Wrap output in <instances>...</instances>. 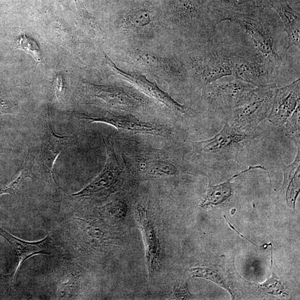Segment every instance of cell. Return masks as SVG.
Returning a JSON list of instances; mask_svg holds the SVG:
<instances>
[{
  "mask_svg": "<svg viewBox=\"0 0 300 300\" xmlns=\"http://www.w3.org/2000/svg\"><path fill=\"white\" fill-rule=\"evenodd\" d=\"M229 58L236 79L257 87L276 86L273 83L276 67L260 52H230Z\"/></svg>",
  "mask_w": 300,
  "mask_h": 300,
  "instance_id": "cell-1",
  "label": "cell"
},
{
  "mask_svg": "<svg viewBox=\"0 0 300 300\" xmlns=\"http://www.w3.org/2000/svg\"><path fill=\"white\" fill-rule=\"evenodd\" d=\"M205 101L213 110H232L252 100L259 87L239 79L213 83L204 87Z\"/></svg>",
  "mask_w": 300,
  "mask_h": 300,
  "instance_id": "cell-2",
  "label": "cell"
},
{
  "mask_svg": "<svg viewBox=\"0 0 300 300\" xmlns=\"http://www.w3.org/2000/svg\"><path fill=\"white\" fill-rule=\"evenodd\" d=\"M276 86L259 87L252 100L231 110L229 125L252 133L261 121L267 118L272 105Z\"/></svg>",
  "mask_w": 300,
  "mask_h": 300,
  "instance_id": "cell-3",
  "label": "cell"
},
{
  "mask_svg": "<svg viewBox=\"0 0 300 300\" xmlns=\"http://www.w3.org/2000/svg\"><path fill=\"white\" fill-rule=\"evenodd\" d=\"M107 152L106 163L102 172L80 192L73 194L76 197H106L115 190L125 172L124 163L116 154L113 137H102Z\"/></svg>",
  "mask_w": 300,
  "mask_h": 300,
  "instance_id": "cell-4",
  "label": "cell"
},
{
  "mask_svg": "<svg viewBox=\"0 0 300 300\" xmlns=\"http://www.w3.org/2000/svg\"><path fill=\"white\" fill-rule=\"evenodd\" d=\"M214 40L208 44L204 52L194 58L193 70L204 87L224 77L232 76L229 53L214 45Z\"/></svg>",
  "mask_w": 300,
  "mask_h": 300,
  "instance_id": "cell-5",
  "label": "cell"
},
{
  "mask_svg": "<svg viewBox=\"0 0 300 300\" xmlns=\"http://www.w3.org/2000/svg\"><path fill=\"white\" fill-rule=\"evenodd\" d=\"M252 137V133L238 130L226 122L223 129L215 137L192 145L194 151L200 155H222L240 149Z\"/></svg>",
  "mask_w": 300,
  "mask_h": 300,
  "instance_id": "cell-6",
  "label": "cell"
},
{
  "mask_svg": "<svg viewBox=\"0 0 300 300\" xmlns=\"http://www.w3.org/2000/svg\"><path fill=\"white\" fill-rule=\"evenodd\" d=\"M81 119L90 123L100 122L106 124L117 128L120 131L132 134H149L162 138H169L171 135V131L166 125L141 120L133 116L107 113L100 117L84 115Z\"/></svg>",
  "mask_w": 300,
  "mask_h": 300,
  "instance_id": "cell-7",
  "label": "cell"
},
{
  "mask_svg": "<svg viewBox=\"0 0 300 300\" xmlns=\"http://www.w3.org/2000/svg\"><path fill=\"white\" fill-rule=\"evenodd\" d=\"M228 21L236 23L248 33L257 50L275 67L279 65L280 58L271 35L258 18L246 14H235Z\"/></svg>",
  "mask_w": 300,
  "mask_h": 300,
  "instance_id": "cell-8",
  "label": "cell"
},
{
  "mask_svg": "<svg viewBox=\"0 0 300 300\" xmlns=\"http://www.w3.org/2000/svg\"><path fill=\"white\" fill-rule=\"evenodd\" d=\"M134 154L132 157L134 169L145 176L159 178L178 175L182 172L178 162L160 153L138 150Z\"/></svg>",
  "mask_w": 300,
  "mask_h": 300,
  "instance_id": "cell-9",
  "label": "cell"
},
{
  "mask_svg": "<svg viewBox=\"0 0 300 300\" xmlns=\"http://www.w3.org/2000/svg\"><path fill=\"white\" fill-rule=\"evenodd\" d=\"M105 59L107 64L116 73V74L119 75L125 80L137 86L146 94L164 104L174 113L183 117H188L192 115V110L190 108L176 101L168 94L159 88L155 83L151 82L142 75L122 71L116 66L106 54Z\"/></svg>",
  "mask_w": 300,
  "mask_h": 300,
  "instance_id": "cell-10",
  "label": "cell"
},
{
  "mask_svg": "<svg viewBox=\"0 0 300 300\" xmlns=\"http://www.w3.org/2000/svg\"><path fill=\"white\" fill-rule=\"evenodd\" d=\"M300 103V79L280 89H275L272 107L267 119L272 124L280 126L294 112Z\"/></svg>",
  "mask_w": 300,
  "mask_h": 300,
  "instance_id": "cell-11",
  "label": "cell"
},
{
  "mask_svg": "<svg viewBox=\"0 0 300 300\" xmlns=\"http://www.w3.org/2000/svg\"><path fill=\"white\" fill-rule=\"evenodd\" d=\"M89 87L92 95L114 108L131 111L142 107L145 104L143 98L128 89L93 84H89Z\"/></svg>",
  "mask_w": 300,
  "mask_h": 300,
  "instance_id": "cell-12",
  "label": "cell"
},
{
  "mask_svg": "<svg viewBox=\"0 0 300 300\" xmlns=\"http://www.w3.org/2000/svg\"><path fill=\"white\" fill-rule=\"evenodd\" d=\"M70 137H61L54 132L50 116L45 120V130L42 139L40 157L41 163L54 181V165L63 150L68 146Z\"/></svg>",
  "mask_w": 300,
  "mask_h": 300,
  "instance_id": "cell-13",
  "label": "cell"
},
{
  "mask_svg": "<svg viewBox=\"0 0 300 300\" xmlns=\"http://www.w3.org/2000/svg\"><path fill=\"white\" fill-rule=\"evenodd\" d=\"M135 212L139 224L142 230L145 247L146 265L150 277L155 274L160 258V244L154 224L148 211L143 206L138 205Z\"/></svg>",
  "mask_w": 300,
  "mask_h": 300,
  "instance_id": "cell-14",
  "label": "cell"
},
{
  "mask_svg": "<svg viewBox=\"0 0 300 300\" xmlns=\"http://www.w3.org/2000/svg\"><path fill=\"white\" fill-rule=\"evenodd\" d=\"M2 235L10 243L14 250L17 259V266L14 275L13 283L16 279V275L22 263L34 255L38 254L50 255L52 248L51 238L50 234L38 242H26L12 236L7 231L0 229Z\"/></svg>",
  "mask_w": 300,
  "mask_h": 300,
  "instance_id": "cell-15",
  "label": "cell"
},
{
  "mask_svg": "<svg viewBox=\"0 0 300 300\" xmlns=\"http://www.w3.org/2000/svg\"><path fill=\"white\" fill-rule=\"evenodd\" d=\"M271 6L282 19L288 38L287 50L300 46V18L299 12L293 10L284 0H272Z\"/></svg>",
  "mask_w": 300,
  "mask_h": 300,
  "instance_id": "cell-16",
  "label": "cell"
},
{
  "mask_svg": "<svg viewBox=\"0 0 300 300\" xmlns=\"http://www.w3.org/2000/svg\"><path fill=\"white\" fill-rule=\"evenodd\" d=\"M255 169L265 170L268 173L266 168L262 166V165H256V166L250 165L248 169L244 170L240 173L232 177L231 179L222 183V184L216 186L209 185L200 206L206 208L210 206H217L224 203V202L231 197L232 193H233V186H232L231 181L235 178L236 177Z\"/></svg>",
  "mask_w": 300,
  "mask_h": 300,
  "instance_id": "cell-17",
  "label": "cell"
},
{
  "mask_svg": "<svg viewBox=\"0 0 300 300\" xmlns=\"http://www.w3.org/2000/svg\"><path fill=\"white\" fill-rule=\"evenodd\" d=\"M297 149V153L294 161L289 165L283 164V190L285 193L287 203L293 206L299 191L300 150L299 148Z\"/></svg>",
  "mask_w": 300,
  "mask_h": 300,
  "instance_id": "cell-18",
  "label": "cell"
},
{
  "mask_svg": "<svg viewBox=\"0 0 300 300\" xmlns=\"http://www.w3.org/2000/svg\"><path fill=\"white\" fill-rule=\"evenodd\" d=\"M36 155L33 150L29 151L25 161L23 165L20 173L17 178L5 187L0 188V196L4 194L14 195L21 186L22 183L26 178L33 179L35 176L33 173V168L35 165Z\"/></svg>",
  "mask_w": 300,
  "mask_h": 300,
  "instance_id": "cell-19",
  "label": "cell"
},
{
  "mask_svg": "<svg viewBox=\"0 0 300 300\" xmlns=\"http://www.w3.org/2000/svg\"><path fill=\"white\" fill-rule=\"evenodd\" d=\"M173 10L181 22L189 23L199 20L193 0H171Z\"/></svg>",
  "mask_w": 300,
  "mask_h": 300,
  "instance_id": "cell-20",
  "label": "cell"
},
{
  "mask_svg": "<svg viewBox=\"0 0 300 300\" xmlns=\"http://www.w3.org/2000/svg\"><path fill=\"white\" fill-rule=\"evenodd\" d=\"M300 110L299 105L285 122L287 134L297 148H300Z\"/></svg>",
  "mask_w": 300,
  "mask_h": 300,
  "instance_id": "cell-21",
  "label": "cell"
},
{
  "mask_svg": "<svg viewBox=\"0 0 300 300\" xmlns=\"http://www.w3.org/2000/svg\"><path fill=\"white\" fill-rule=\"evenodd\" d=\"M18 47L32 55L37 64L41 62L42 53L37 42L26 35H20L17 40Z\"/></svg>",
  "mask_w": 300,
  "mask_h": 300,
  "instance_id": "cell-22",
  "label": "cell"
},
{
  "mask_svg": "<svg viewBox=\"0 0 300 300\" xmlns=\"http://www.w3.org/2000/svg\"><path fill=\"white\" fill-rule=\"evenodd\" d=\"M193 278H201L209 280L227 290L232 295L229 287L225 284L224 281L215 272L206 267H196L190 269Z\"/></svg>",
  "mask_w": 300,
  "mask_h": 300,
  "instance_id": "cell-23",
  "label": "cell"
},
{
  "mask_svg": "<svg viewBox=\"0 0 300 300\" xmlns=\"http://www.w3.org/2000/svg\"><path fill=\"white\" fill-rule=\"evenodd\" d=\"M151 21L149 12L145 10H139L132 12L128 17V21L131 25L136 28H140L148 25Z\"/></svg>",
  "mask_w": 300,
  "mask_h": 300,
  "instance_id": "cell-24",
  "label": "cell"
},
{
  "mask_svg": "<svg viewBox=\"0 0 300 300\" xmlns=\"http://www.w3.org/2000/svg\"><path fill=\"white\" fill-rule=\"evenodd\" d=\"M111 210L115 217L122 219L126 216L128 207L125 201L118 200L111 204Z\"/></svg>",
  "mask_w": 300,
  "mask_h": 300,
  "instance_id": "cell-25",
  "label": "cell"
},
{
  "mask_svg": "<svg viewBox=\"0 0 300 300\" xmlns=\"http://www.w3.org/2000/svg\"><path fill=\"white\" fill-rule=\"evenodd\" d=\"M277 277H275L273 274V277L270 280H268L266 282L261 285L262 288L267 290H272L271 293H274V289H277L279 294L281 291L284 290V286L281 285L280 281L277 280Z\"/></svg>",
  "mask_w": 300,
  "mask_h": 300,
  "instance_id": "cell-26",
  "label": "cell"
},
{
  "mask_svg": "<svg viewBox=\"0 0 300 300\" xmlns=\"http://www.w3.org/2000/svg\"><path fill=\"white\" fill-rule=\"evenodd\" d=\"M55 94L57 99L60 100L63 97L65 92L64 79L62 75L58 73L54 83Z\"/></svg>",
  "mask_w": 300,
  "mask_h": 300,
  "instance_id": "cell-27",
  "label": "cell"
},
{
  "mask_svg": "<svg viewBox=\"0 0 300 300\" xmlns=\"http://www.w3.org/2000/svg\"><path fill=\"white\" fill-rule=\"evenodd\" d=\"M77 8L79 15L82 16L85 19L87 20L92 27H93L94 24L93 18H92L89 14L87 9L85 8V6L81 0H75Z\"/></svg>",
  "mask_w": 300,
  "mask_h": 300,
  "instance_id": "cell-28",
  "label": "cell"
},
{
  "mask_svg": "<svg viewBox=\"0 0 300 300\" xmlns=\"http://www.w3.org/2000/svg\"><path fill=\"white\" fill-rule=\"evenodd\" d=\"M174 296L177 299H189L192 295L187 289L186 285H182L175 287Z\"/></svg>",
  "mask_w": 300,
  "mask_h": 300,
  "instance_id": "cell-29",
  "label": "cell"
},
{
  "mask_svg": "<svg viewBox=\"0 0 300 300\" xmlns=\"http://www.w3.org/2000/svg\"><path fill=\"white\" fill-rule=\"evenodd\" d=\"M4 110H5L4 109L2 104L1 103H0V113H3Z\"/></svg>",
  "mask_w": 300,
  "mask_h": 300,
  "instance_id": "cell-30",
  "label": "cell"
}]
</instances>
